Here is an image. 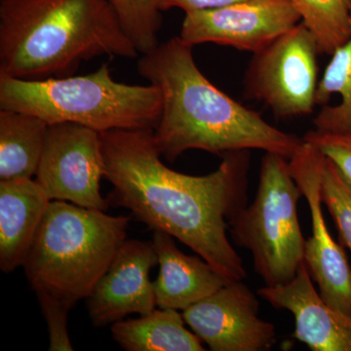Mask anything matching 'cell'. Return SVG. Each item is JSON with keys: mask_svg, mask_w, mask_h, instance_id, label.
Segmentation results:
<instances>
[{"mask_svg": "<svg viewBox=\"0 0 351 351\" xmlns=\"http://www.w3.org/2000/svg\"><path fill=\"white\" fill-rule=\"evenodd\" d=\"M301 22L289 0H244L186 13L180 38L191 46L215 43L255 54Z\"/></svg>", "mask_w": 351, "mask_h": 351, "instance_id": "30bf717a", "label": "cell"}, {"mask_svg": "<svg viewBox=\"0 0 351 351\" xmlns=\"http://www.w3.org/2000/svg\"><path fill=\"white\" fill-rule=\"evenodd\" d=\"M302 196L289 159L265 152L255 199L230 221L233 239L250 252L265 286L290 282L304 263L306 239L297 208Z\"/></svg>", "mask_w": 351, "mask_h": 351, "instance_id": "8992f818", "label": "cell"}, {"mask_svg": "<svg viewBox=\"0 0 351 351\" xmlns=\"http://www.w3.org/2000/svg\"><path fill=\"white\" fill-rule=\"evenodd\" d=\"M48 128L47 122L31 113L0 110V181L36 175Z\"/></svg>", "mask_w": 351, "mask_h": 351, "instance_id": "2e32d148", "label": "cell"}, {"mask_svg": "<svg viewBox=\"0 0 351 351\" xmlns=\"http://www.w3.org/2000/svg\"><path fill=\"white\" fill-rule=\"evenodd\" d=\"M316 91V106H322L313 120L320 133L351 135V36L331 55Z\"/></svg>", "mask_w": 351, "mask_h": 351, "instance_id": "ac0fdd59", "label": "cell"}, {"mask_svg": "<svg viewBox=\"0 0 351 351\" xmlns=\"http://www.w3.org/2000/svg\"><path fill=\"white\" fill-rule=\"evenodd\" d=\"M101 137L105 178L112 186L110 203L179 240L230 282L243 280V261L226 230L246 203L249 152L226 154L214 172L191 176L162 162L154 130L110 131Z\"/></svg>", "mask_w": 351, "mask_h": 351, "instance_id": "6da1fadb", "label": "cell"}, {"mask_svg": "<svg viewBox=\"0 0 351 351\" xmlns=\"http://www.w3.org/2000/svg\"><path fill=\"white\" fill-rule=\"evenodd\" d=\"M318 53L315 36L299 23L254 54L247 71V94L281 119L309 114L319 82Z\"/></svg>", "mask_w": 351, "mask_h": 351, "instance_id": "52a82bcc", "label": "cell"}, {"mask_svg": "<svg viewBox=\"0 0 351 351\" xmlns=\"http://www.w3.org/2000/svg\"><path fill=\"white\" fill-rule=\"evenodd\" d=\"M0 110L40 117L49 125L73 123L99 133L154 130L162 112V96L152 84L117 82L110 66L86 75L41 80L0 77Z\"/></svg>", "mask_w": 351, "mask_h": 351, "instance_id": "5b68a950", "label": "cell"}, {"mask_svg": "<svg viewBox=\"0 0 351 351\" xmlns=\"http://www.w3.org/2000/svg\"><path fill=\"white\" fill-rule=\"evenodd\" d=\"M51 199L36 180L0 181V269L23 267Z\"/></svg>", "mask_w": 351, "mask_h": 351, "instance_id": "9a60e30c", "label": "cell"}, {"mask_svg": "<svg viewBox=\"0 0 351 351\" xmlns=\"http://www.w3.org/2000/svg\"><path fill=\"white\" fill-rule=\"evenodd\" d=\"M158 263L152 242L126 239L87 298L94 326L113 324L132 313L147 315L157 306L149 272Z\"/></svg>", "mask_w": 351, "mask_h": 351, "instance_id": "7c38bea8", "label": "cell"}, {"mask_svg": "<svg viewBox=\"0 0 351 351\" xmlns=\"http://www.w3.org/2000/svg\"><path fill=\"white\" fill-rule=\"evenodd\" d=\"M258 295L274 308L290 311L295 318L294 337L313 351H351V316L323 301L306 263L292 281L265 286Z\"/></svg>", "mask_w": 351, "mask_h": 351, "instance_id": "4fadbf2b", "label": "cell"}, {"mask_svg": "<svg viewBox=\"0 0 351 351\" xmlns=\"http://www.w3.org/2000/svg\"><path fill=\"white\" fill-rule=\"evenodd\" d=\"M179 311L154 309L136 319L113 323L112 339L127 351H203L201 339L184 326Z\"/></svg>", "mask_w": 351, "mask_h": 351, "instance_id": "e0dca14e", "label": "cell"}, {"mask_svg": "<svg viewBox=\"0 0 351 351\" xmlns=\"http://www.w3.org/2000/svg\"><path fill=\"white\" fill-rule=\"evenodd\" d=\"M302 140L313 145L323 156L331 159L351 182V135L313 130L306 133Z\"/></svg>", "mask_w": 351, "mask_h": 351, "instance_id": "603a6c76", "label": "cell"}, {"mask_svg": "<svg viewBox=\"0 0 351 351\" xmlns=\"http://www.w3.org/2000/svg\"><path fill=\"white\" fill-rule=\"evenodd\" d=\"M323 204L334 219L341 243L351 252V182L331 159L323 156L320 164Z\"/></svg>", "mask_w": 351, "mask_h": 351, "instance_id": "44dd1931", "label": "cell"}, {"mask_svg": "<svg viewBox=\"0 0 351 351\" xmlns=\"http://www.w3.org/2000/svg\"><path fill=\"white\" fill-rule=\"evenodd\" d=\"M130 219L51 200L23 265L34 292L73 306L87 299L125 242Z\"/></svg>", "mask_w": 351, "mask_h": 351, "instance_id": "277c9868", "label": "cell"}, {"mask_svg": "<svg viewBox=\"0 0 351 351\" xmlns=\"http://www.w3.org/2000/svg\"><path fill=\"white\" fill-rule=\"evenodd\" d=\"M180 36L138 60V75L158 88L162 112L154 130L161 156L173 162L189 149L226 156L260 149L290 159L302 138L279 130L215 86Z\"/></svg>", "mask_w": 351, "mask_h": 351, "instance_id": "7a4b0ae2", "label": "cell"}, {"mask_svg": "<svg viewBox=\"0 0 351 351\" xmlns=\"http://www.w3.org/2000/svg\"><path fill=\"white\" fill-rule=\"evenodd\" d=\"M41 313L47 323L50 351H71L73 346L69 339L68 315L73 304L61 301L45 292H36Z\"/></svg>", "mask_w": 351, "mask_h": 351, "instance_id": "7402d4cb", "label": "cell"}, {"mask_svg": "<svg viewBox=\"0 0 351 351\" xmlns=\"http://www.w3.org/2000/svg\"><path fill=\"white\" fill-rule=\"evenodd\" d=\"M101 56H138L107 0L0 1V77H63Z\"/></svg>", "mask_w": 351, "mask_h": 351, "instance_id": "3957f363", "label": "cell"}, {"mask_svg": "<svg viewBox=\"0 0 351 351\" xmlns=\"http://www.w3.org/2000/svg\"><path fill=\"white\" fill-rule=\"evenodd\" d=\"M51 200L107 211L101 195L105 158L101 133L73 123L49 125L36 175Z\"/></svg>", "mask_w": 351, "mask_h": 351, "instance_id": "ba28073f", "label": "cell"}, {"mask_svg": "<svg viewBox=\"0 0 351 351\" xmlns=\"http://www.w3.org/2000/svg\"><path fill=\"white\" fill-rule=\"evenodd\" d=\"M321 50L332 55L351 36V0H289Z\"/></svg>", "mask_w": 351, "mask_h": 351, "instance_id": "d6986e66", "label": "cell"}, {"mask_svg": "<svg viewBox=\"0 0 351 351\" xmlns=\"http://www.w3.org/2000/svg\"><path fill=\"white\" fill-rule=\"evenodd\" d=\"M152 243L159 263L154 282L159 308L186 311L230 283L202 258L182 253L168 233L154 232Z\"/></svg>", "mask_w": 351, "mask_h": 351, "instance_id": "5bb4252c", "label": "cell"}, {"mask_svg": "<svg viewBox=\"0 0 351 351\" xmlns=\"http://www.w3.org/2000/svg\"><path fill=\"white\" fill-rule=\"evenodd\" d=\"M257 297L233 281L182 311L186 324L213 351H265L276 341V327L258 316Z\"/></svg>", "mask_w": 351, "mask_h": 351, "instance_id": "8fae6325", "label": "cell"}, {"mask_svg": "<svg viewBox=\"0 0 351 351\" xmlns=\"http://www.w3.org/2000/svg\"><path fill=\"white\" fill-rule=\"evenodd\" d=\"M240 1L244 0H156V4L161 12L173 8H179L184 13H189L219 8Z\"/></svg>", "mask_w": 351, "mask_h": 351, "instance_id": "cb8c5ba5", "label": "cell"}, {"mask_svg": "<svg viewBox=\"0 0 351 351\" xmlns=\"http://www.w3.org/2000/svg\"><path fill=\"white\" fill-rule=\"evenodd\" d=\"M119 18L122 29L138 54L151 52L159 44L162 25L161 11L156 0H107Z\"/></svg>", "mask_w": 351, "mask_h": 351, "instance_id": "ffe728a7", "label": "cell"}, {"mask_svg": "<svg viewBox=\"0 0 351 351\" xmlns=\"http://www.w3.org/2000/svg\"><path fill=\"white\" fill-rule=\"evenodd\" d=\"M322 154L304 142L289 159L291 172L308 203L313 234L306 240L304 263L328 306L351 316V267L343 247L328 230L321 196Z\"/></svg>", "mask_w": 351, "mask_h": 351, "instance_id": "9c48e42d", "label": "cell"}]
</instances>
